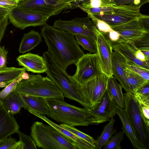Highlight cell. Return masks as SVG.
I'll list each match as a JSON object with an SVG mask.
<instances>
[{"mask_svg":"<svg viewBox=\"0 0 149 149\" xmlns=\"http://www.w3.org/2000/svg\"><path fill=\"white\" fill-rule=\"evenodd\" d=\"M50 53L56 63L65 71L84 54L74 35L46 24L41 31Z\"/></svg>","mask_w":149,"mask_h":149,"instance_id":"1","label":"cell"},{"mask_svg":"<svg viewBox=\"0 0 149 149\" xmlns=\"http://www.w3.org/2000/svg\"><path fill=\"white\" fill-rule=\"evenodd\" d=\"M46 99L49 111L47 116L57 122L74 126H88L92 124L89 109L71 105L63 99Z\"/></svg>","mask_w":149,"mask_h":149,"instance_id":"2","label":"cell"},{"mask_svg":"<svg viewBox=\"0 0 149 149\" xmlns=\"http://www.w3.org/2000/svg\"><path fill=\"white\" fill-rule=\"evenodd\" d=\"M31 137L37 147L43 149H79L70 139L63 135L49 125L34 122L31 128Z\"/></svg>","mask_w":149,"mask_h":149,"instance_id":"3","label":"cell"},{"mask_svg":"<svg viewBox=\"0 0 149 149\" xmlns=\"http://www.w3.org/2000/svg\"><path fill=\"white\" fill-rule=\"evenodd\" d=\"M42 57L46 66L47 76L54 82L64 97L77 102L86 108L85 102L77 87L72 83L69 75L55 62L48 51Z\"/></svg>","mask_w":149,"mask_h":149,"instance_id":"4","label":"cell"},{"mask_svg":"<svg viewBox=\"0 0 149 149\" xmlns=\"http://www.w3.org/2000/svg\"><path fill=\"white\" fill-rule=\"evenodd\" d=\"M29 77L24 79L16 86L15 91L23 95L44 97L60 98L64 97L55 84L47 76L40 74H29Z\"/></svg>","mask_w":149,"mask_h":149,"instance_id":"5","label":"cell"},{"mask_svg":"<svg viewBox=\"0 0 149 149\" xmlns=\"http://www.w3.org/2000/svg\"><path fill=\"white\" fill-rule=\"evenodd\" d=\"M124 109L134 133L145 147L149 148V127L144 122L140 113L138 102L132 92L123 94Z\"/></svg>","mask_w":149,"mask_h":149,"instance_id":"6","label":"cell"},{"mask_svg":"<svg viewBox=\"0 0 149 149\" xmlns=\"http://www.w3.org/2000/svg\"><path fill=\"white\" fill-rule=\"evenodd\" d=\"M109 78L102 72L83 85L71 81L77 87L84 101L86 108L90 109L94 107L101 101L107 89Z\"/></svg>","mask_w":149,"mask_h":149,"instance_id":"7","label":"cell"},{"mask_svg":"<svg viewBox=\"0 0 149 149\" xmlns=\"http://www.w3.org/2000/svg\"><path fill=\"white\" fill-rule=\"evenodd\" d=\"M74 64L76 71L70 76L71 81L82 85L102 72L97 53L84 54Z\"/></svg>","mask_w":149,"mask_h":149,"instance_id":"8","label":"cell"},{"mask_svg":"<svg viewBox=\"0 0 149 149\" xmlns=\"http://www.w3.org/2000/svg\"><path fill=\"white\" fill-rule=\"evenodd\" d=\"M139 7L116 5L111 10L88 15L103 21L110 26L123 24L139 17L141 13Z\"/></svg>","mask_w":149,"mask_h":149,"instance_id":"9","label":"cell"},{"mask_svg":"<svg viewBox=\"0 0 149 149\" xmlns=\"http://www.w3.org/2000/svg\"><path fill=\"white\" fill-rule=\"evenodd\" d=\"M72 4L60 0H26L19 2L17 6L48 17L58 14L63 10L73 7Z\"/></svg>","mask_w":149,"mask_h":149,"instance_id":"10","label":"cell"},{"mask_svg":"<svg viewBox=\"0 0 149 149\" xmlns=\"http://www.w3.org/2000/svg\"><path fill=\"white\" fill-rule=\"evenodd\" d=\"M9 19L15 27L23 30L31 26H44L49 17L33 11L15 7L9 12Z\"/></svg>","mask_w":149,"mask_h":149,"instance_id":"11","label":"cell"},{"mask_svg":"<svg viewBox=\"0 0 149 149\" xmlns=\"http://www.w3.org/2000/svg\"><path fill=\"white\" fill-rule=\"evenodd\" d=\"M53 27L66 31L72 35H84L90 37L96 41L95 32V26L90 21L89 17H76L69 21L61 19L54 23Z\"/></svg>","mask_w":149,"mask_h":149,"instance_id":"12","label":"cell"},{"mask_svg":"<svg viewBox=\"0 0 149 149\" xmlns=\"http://www.w3.org/2000/svg\"><path fill=\"white\" fill-rule=\"evenodd\" d=\"M115 103L107 89L100 102L89 109L91 116L92 124L97 125L109 121L116 114Z\"/></svg>","mask_w":149,"mask_h":149,"instance_id":"13","label":"cell"},{"mask_svg":"<svg viewBox=\"0 0 149 149\" xmlns=\"http://www.w3.org/2000/svg\"><path fill=\"white\" fill-rule=\"evenodd\" d=\"M95 32L96 36L97 53L101 70L102 72L109 78L113 75L111 61L112 47L110 42L96 26Z\"/></svg>","mask_w":149,"mask_h":149,"instance_id":"14","label":"cell"},{"mask_svg":"<svg viewBox=\"0 0 149 149\" xmlns=\"http://www.w3.org/2000/svg\"><path fill=\"white\" fill-rule=\"evenodd\" d=\"M139 18L123 24L110 26L120 35L116 42H130L149 33L143 28Z\"/></svg>","mask_w":149,"mask_h":149,"instance_id":"15","label":"cell"},{"mask_svg":"<svg viewBox=\"0 0 149 149\" xmlns=\"http://www.w3.org/2000/svg\"><path fill=\"white\" fill-rule=\"evenodd\" d=\"M16 60L19 65L22 66L28 71L41 73L46 71L44 58L38 54L28 53L19 56L17 58Z\"/></svg>","mask_w":149,"mask_h":149,"instance_id":"16","label":"cell"},{"mask_svg":"<svg viewBox=\"0 0 149 149\" xmlns=\"http://www.w3.org/2000/svg\"><path fill=\"white\" fill-rule=\"evenodd\" d=\"M110 42L113 50L118 52L126 59L149 70V62L142 61L136 57L135 54L138 49L132 42Z\"/></svg>","mask_w":149,"mask_h":149,"instance_id":"17","label":"cell"},{"mask_svg":"<svg viewBox=\"0 0 149 149\" xmlns=\"http://www.w3.org/2000/svg\"><path fill=\"white\" fill-rule=\"evenodd\" d=\"M19 128L15 118L2 105L0 107V141L17 133Z\"/></svg>","mask_w":149,"mask_h":149,"instance_id":"18","label":"cell"},{"mask_svg":"<svg viewBox=\"0 0 149 149\" xmlns=\"http://www.w3.org/2000/svg\"><path fill=\"white\" fill-rule=\"evenodd\" d=\"M30 113L43 120L63 135L74 141L78 145L79 149H95V146L78 137L60 125L52 122L45 115L33 111Z\"/></svg>","mask_w":149,"mask_h":149,"instance_id":"19","label":"cell"},{"mask_svg":"<svg viewBox=\"0 0 149 149\" xmlns=\"http://www.w3.org/2000/svg\"><path fill=\"white\" fill-rule=\"evenodd\" d=\"M19 94L23 102L24 108L29 112L33 111L44 115L49 114L46 98Z\"/></svg>","mask_w":149,"mask_h":149,"instance_id":"20","label":"cell"},{"mask_svg":"<svg viewBox=\"0 0 149 149\" xmlns=\"http://www.w3.org/2000/svg\"><path fill=\"white\" fill-rule=\"evenodd\" d=\"M115 107L116 113L122 123L123 131L130 141L134 149H145L144 146L136 136L125 109L121 108L115 103Z\"/></svg>","mask_w":149,"mask_h":149,"instance_id":"21","label":"cell"},{"mask_svg":"<svg viewBox=\"0 0 149 149\" xmlns=\"http://www.w3.org/2000/svg\"><path fill=\"white\" fill-rule=\"evenodd\" d=\"M42 41V37L37 32L33 30L24 34L19 44L18 51L23 54L31 50Z\"/></svg>","mask_w":149,"mask_h":149,"instance_id":"22","label":"cell"},{"mask_svg":"<svg viewBox=\"0 0 149 149\" xmlns=\"http://www.w3.org/2000/svg\"><path fill=\"white\" fill-rule=\"evenodd\" d=\"M3 105L10 114L13 115L20 111L24 104L19 93L14 91L2 101Z\"/></svg>","mask_w":149,"mask_h":149,"instance_id":"23","label":"cell"},{"mask_svg":"<svg viewBox=\"0 0 149 149\" xmlns=\"http://www.w3.org/2000/svg\"><path fill=\"white\" fill-rule=\"evenodd\" d=\"M111 61L113 75L119 82L126 93L131 92L124 70V67L121 64L114 52H112Z\"/></svg>","mask_w":149,"mask_h":149,"instance_id":"24","label":"cell"},{"mask_svg":"<svg viewBox=\"0 0 149 149\" xmlns=\"http://www.w3.org/2000/svg\"><path fill=\"white\" fill-rule=\"evenodd\" d=\"M123 88L114 77L112 76L109 78L107 89L112 96L115 103L121 108L124 109L125 102L123 94L122 91Z\"/></svg>","mask_w":149,"mask_h":149,"instance_id":"25","label":"cell"},{"mask_svg":"<svg viewBox=\"0 0 149 149\" xmlns=\"http://www.w3.org/2000/svg\"><path fill=\"white\" fill-rule=\"evenodd\" d=\"M26 71V69L23 67H7L0 69V88L5 87L22 75Z\"/></svg>","mask_w":149,"mask_h":149,"instance_id":"26","label":"cell"},{"mask_svg":"<svg viewBox=\"0 0 149 149\" xmlns=\"http://www.w3.org/2000/svg\"><path fill=\"white\" fill-rule=\"evenodd\" d=\"M109 122L105 125L103 131L96 140L95 149H100L106 144L109 139L116 132L117 130L113 127L115 119L111 118Z\"/></svg>","mask_w":149,"mask_h":149,"instance_id":"27","label":"cell"},{"mask_svg":"<svg viewBox=\"0 0 149 149\" xmlns=\"http://www.w3.org/2000/svg\"><path fill=\"white\" fill-rule=\"evenodd\" d=\"M124 67L131 92H133L143 84L149 81L146 80L133 71L127 68Z\"/></svg>","mask_w":149,"mask_h":149,"instance_id":"28","label":"cell"},{"mask_svg":"<svg viewBox=\"0 0 149 149\" xmlns=\"http://www.w3.org/2000/svg\"><path fill=\"white\" fill-rule=\"evenodd\" d=\"M116 5L113 0H83L77 3V7L86 12L90 8L113 6Z\"/></svg>","mask_w":149,"mask_h":149,"instance_id":"29","label":"cell"},{"mask_svg":"<svg viewBox=\"0 0 149 149\" xmlns=\"http://www.w3.org/2000/svg\"><path fill=\"white\" fill-rule=\"evenodd\" d=\"M132 93L138 101L140 115L146 125L149 127V98Z\"/></svg>","mask_w":149,"mask_h":149,"instance_id":"30","label":"cell"},{"mask_svg":"<svg viewBox=\"0 0 149 149\" xmlns=\"http://www.w3.org/2000/svg\"><path fill=\"white\" fill-rule=\"evenodd\" d=\"M74 36L78 43L84 49L91 53H97L96 43L94 40L84 35L76 34Z\"/></svg>","mask_w":149,"mask_h":149,"instance_id":"31","label":"cell"},{"mask_svg":"<svg viewBox=\"0 0 149 149\" xmlns=\"http://www.w3.org/2000/svg\"><path fill=\"white\" fill-rule=\"evenodd\" d=\"M124 133L120 131L111 136L102 148L104 149H120V143L124 138Z\"/></svg>","mask_w":149,"mask_h":149,"instance_id":"32","label":"cell"},{"mask_svg":"<svg viewBox=\"0 0 149 149\" xmlns=\"http://www.w3.org/2000/svg\"><path fill=\"white\" fill-rule=\"evenodd\" d=\"M60 125L78 137L82 139L96 147V140L93 137L80 131L74 126L61 123ZM96 148V147H95Z\"/></svg>","mask_w":149,"mask_h":149,"instance_id":"33","label":"cell"},{"mask_svg":"<svg viewBox=\"0 0 149 149\" xmlns=\"http://www.w3.org/2000/svg\"><path fill=\"white\" fill-rule=\"evenodd\" d=\"M17 133L19 139L21 149H37V147L32 138L19 131Z\"/></svg>","mask_w":149,"mask_h":149,"instance_id":"34","label":"cell"},{"mask_svg":"<svg viewBox=\"0 0 149 149\" xmlns=\"http://www.w3.org/2000/svg\"><path fill=\"white\" fill-rule=\"evenodd\" d=\"M24 79L22 74L5 87L3 90L0 91V101L2 102L10 93L15 91L17 84Z\"/></svg>","mask_w":149,"mask_h":149,"instance_id":"35","label":"cell"},{"mask_svg":"<svg viewBox=\"0 0 149 149\" xmlns=\"http://www.w3.org/2000/svg\"><path fill=\"white\" fill-rule=\"evenodd\" d=\"M140 51L149 50V33L130 41Z\"/></svg>","mask_w":149,"mask_h":149,"instance_id":"36","label":"cell"},{"mask_svg":"<svg viewBox=\"0 0 149 149\" xmlns=\"http://www.w3.org/2000/svg\"><path fill=\"white\" fill-rule=\"evenodd\" d=\"M92 19L98 30L104 35H107L113 30L110 26L104 21L98 19L91 15L88 16Z\"/></svg>","mask_w":149,"mask_h":149,"instance_id":"37","label":"cell"},{"mask_svg":"<svg viewBox=\"0 0 149 149\" xmlns=\"http://www.w3.org/2000/svg\"><path fill=\"white\" fill-rule=\"evenodd\" d=\"M9 12L0 10V44L9 24Z\"/></svg>","mask_w":149,"mask_h":149,"instance_id":"38","label":"cell"},{"mask_svg":"<svg viewBox=\"0 0 149 149\" xmlns=\"http://www.w3.org/2000/svg\"><path fill=\"white\" fill-rule=\"evenodd\" d=\"M117 5H132L141 7L144 4L148 2L149 0H113Z\"/></svg>","mask_w":149,"mask_h":149,"instance_id":"39","label":"cell"},{"mask_svg":"<svg viewBox=\"0 0 149 149\" xmlns=\"http://www.w3.org/2000/svg\"><path fill=\"white\" fill-rule=\"evenodd\" d=\"M17 142L10 136L7 137L0 141V149H14Z\"/></svg>","mask_w":149,"mask_h":149,"instance_id":"40","label":"cell"},{"mask_svg":"<svg viewBox=\"0 0 149 149\" xmlns=\"http://www.w3.org/2000/svg\"><path fill=\"white\" fill-rule=\"evenodd\" d=\"M18 3L17 0H0V10L9 12Z\"/></svg>","mask_w":149,"mask_h":149,"instance_id":"41","label":"cell"},{"mask_svg":"<svg viewBox=\"0 0 149 149\" xmlns=\"http://www.w3.org/2000/svg\"><path fill=\"white\" fill-rule=\"evenodd\" d=\"M133 92L141 97L149 98V81L143 84Z\"/></svg>","mask_w":149,"mask_h":149,"instance_id":"42","label":"cell"},{"mask_svg":"<svg viewBox=\"0 0 149 149\" xmlns=\"http://www.w3.org/2000/svg\"><path fill=\"white\" fill-rule=\"evenodd\" d=\"M8 51L5 48V46H0V69L7 67V58Z\"/></svg>","mask_w":149,"mask_h":149,"instance_id":"43","label":"cell"},{"mask_svg":"<svg viewBox=\"0 0 149 149\" xmlns=\"http://www.w3.org/2000/svg\"><path fill=\"white\" fill-rule=\"evenodd\" d=\"M139 20L143 28L146 31L149 32V16L141 14Z\"/></svg>","mask_w":149,"mask_h":149,"instance_id":"44","label":"cell"},{"mask_svg":"<svg viewBox=\"0 0 149 149\" xmlns=\"http://www.w3.org/2000/svg\"><path fill=\"white\" fill-rule=\"evenodd\" d=\"M135 54L136 57L142 61L149 62V59H147L140 50L138 49Z\"/></svg>","mask_w":149,"mask_h":149,"instance_id":"45","label":"cell"},{"mask_svg":"<svg viewBox=\"0 0 149 149\" xmlns=\"http://www.w3.org/2000/svg\"><path fill=\"white\" fill-rule=\"evenodd\" d=\"M63 2L72 4L74 6H75L78 0H60Z\"/></svg>","mask_w":149,"mask_h":149,"instance_id":"46","label":"cell"},{"mask_svg":"<svg viewBox=\"0 0 149 149\" xmlns=\"http://www.w3.org/2000/svg\"><path fill=\"white\" fill-rule=\"evenodd\" d=\"M17 0L18 1V3H19V2H20V1H25L26 0Z\"/></svg>","mask_w":149,"mask_h":149,"instance_id":"47","label":"cell"},{"mask_svg":"<svg viewBox=\"0 0 149 149\" xmlns=\"http://www.w3.org/2000/svg\"><path fill=\"white\" fill-rule=\"evenodd\" d=\"M3 105V103L1 101H0V107Z\"/></svg>","mask_w":149,"mask_h":149,"instance_id":"48","label":"cell"},{"mask_svg":"<svg viewBox=\"0 0 149 149\" xmlns=\"http://www.w3.org/2000/svg\"><path fill=\"white\" fill-rule=\"evenodd\" d=\"M83 0H79V2Z\"/></svg>","mask_w":149,"mask_h":149,"instance_id":"49","label":"cell"}]
</instances>
